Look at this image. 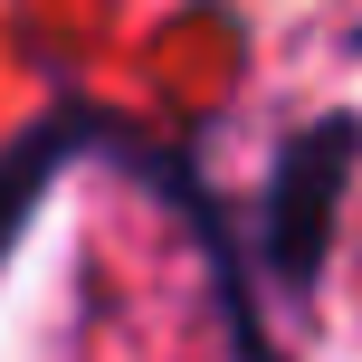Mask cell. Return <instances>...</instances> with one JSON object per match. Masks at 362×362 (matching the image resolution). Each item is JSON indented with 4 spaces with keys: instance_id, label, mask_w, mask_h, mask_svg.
I'll use <instances>...</instances> for the list:
<instances>
[{
    "instance_id": "cell-2",
    "label": "cell",
    "mask_w": 362,
    "mask_h": 362,
    "mask_svg": "<svg viewBox=\"0 0 362 362\" xmlns=\"http://www.w3.org/2000/svg\"><path fill=\"white\" fill-rule=\"evenodd\" d=\"M95 144H115V134H105V124H86V115H48V124H38L29 144L0 163V257L19 248V229H29L38 200L57 191V172H67L76 153H95Z\"/></svg>"
},
{
    "instance_id": "cell-1",
    "label": "cell",
    "mask_w": 362,
    "mask_h": 362,
    "mask_svg": "<svg viewBox=\"0 0 362 362\" xmlns=\"http://www.w3.org/2000/svg\"><path fill=\"white\" fill-rule=\"evenodd\" d=\"M344 153H353V124L325 115V124L296 134V153L276 163V191H267V267L286 286H305L315 257L334 238V200H344Z\"/></svg>"
}]
</instances>
